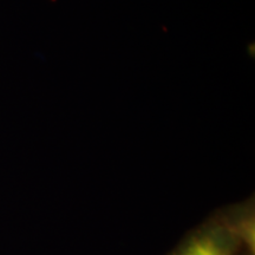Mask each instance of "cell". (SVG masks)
I'll list each match as a JSON object with an SVG mask.
<instances>
[{"instance_id":"1","label":"cell","mask_w":255,"mask_h":255,"mask_svg":"<svg viewBox=\"0 0 255 255\" xmlns=\"http://www.w3.org/2000/svg\"><path fill=\"white\" fill-rule=\"evenodd\" d=\"M242 250L238 238L214 213L186 233L167 255H238Z\"/></svg>"},{"instance_id":"3","label":"cell","mask_w":255,"mask_h":255,"mask_svg":"<svg viewBox=\"0 0 255 255\" xmlns=\"http://www.w3.org/2000/svg\"><path fill=\"white\" fill-rule=\"evenodd\" d=\"M238 255H254V254H252V253H250V252L248 251H246V250H242L240 253H239Z\"/></svg>"},{"instance_id":"2","label":"cell","mask_w":255,"mask_h":255,"mask_svg":"<svg viewBox=\"0 0 255 255\" xmlns=\"http://www.w3.org/2000/svg\"><path fill=\"white\" fill-rule=\"evenodd\" d=\"M233 232L244 250L255 255V213L253 199L215 212Z\"/></svg>"}]
</instances>
